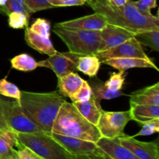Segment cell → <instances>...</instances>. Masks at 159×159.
<instances>
[{"mask_svg": "<svg viewBox=\"0 0 159 159\" xmlns=\"http://www.w3.org/2000/svg\"><path fill=\"white\" fill-rule=\"evenodd\" d=\"M136 34L127 28L107 23L100 31V41L98 52L115 48L132 37H134Z\"/></svg>", "mask_w": 159, "mask_h": 159, "instance_id": "obj_11", "label": "cell"}, {"mask_svg": "<svg viewBox=\"0 0 159 159\" xmlns=\"http://www.w3.org/2000/svg\"><path fill=\"white\" fill-rule=\"evenodd\" d=\"M0 12L7 16L11 12H20L26 15L28 18L32 15L31 11L23 0H7L6 5L0 7Z\"/></svg>", "mask_w": 159, "mask_h": 159, "instance_id": "obj_25", "label": "cell"}, {"mask_svg": "<svg viewBox=\"0 0 159 159\" xmlns=\"http://www.w3.org/2000/svg\"><path fill=\"white\" fill-rule=\"evenodd\" d=\"M92 95H93V90H92L91 86L88 82L84 80L80 89L70 99L73 103L74 102H82L88 101L91 98Z\"/></svg>", "mask_w": 159, "mask_h": 159, "instance_id": "obj_31", "label": "cell"}, {"mask_svg": "<svg viewBox=\"0 0 159 159\" xmlns=\"http://www.w3.org/2000/svg\"><path fill=\"white\" fill-rule=\"evenodd\" d=\"M101 30L65 28L56 23L53 32L67 45L69 52L78 56L96 55L100 41Z\"/></svg>", "mask_w": 159, "mask_h": 159, "instance_id": "obj_4", "label": "cell"}, {"mask_svg": "<svg viewBox=\"0 0 159 159\" xmlns=\"http://www.w3.org/2000/svg\"><path fill=\"white\" fill-rule=\"evenodd\" d=\"M23 1L32 13L54 8L52 5L48 2V0H23Z\"/></svg>", "mask_w": 159, "mask_h": 159, "instance_id": "obj_34", "label": "cell"}, {"mask_svg": "<svg viewBox=\"0 0 159 159\" xmlns=\"http://www.w3.org/2000/svg\"><path fill=\"white\" fill-rule=\"evenodd\" d=\"M135 37L141 44L148 46L152 51H159V30H143L137 33Z\"/></svg>", "mask_w": 159, "mask_h": 159, "instance_id": "obj_24", "label": "cell"}, {"mask_svg": "<svg viewBox=\"0 0 159 159\" xmlns=\"http://www.w3.org/2000/svg\"><path fill=\"white\" fill-rule=\"evenodd\" d=\"M17 137L20 144L29 148L43 159H78L56 141L51 134L43 131L17 133Z\"/></svg>", "mask_w": 159, "mask_h": 159, "instance_id": "obj_5", "label": "cell"}, {"mask_svg": "<svg viewBox=\"0 0 159 159\" xmlns=\"http://www.w3.org/2000/svg\"><path fill=\"white\" fill-rule=\"evenodd\" d=\"M21 91L15 84L6 80V78L0 79V94L9 98H12L20 102Z\"/></svg>", "mask_w": 159, "mask_h": 159, "instance_id": "obj_26", "label": "cell"}, {"mask_svg": "<svg viewBox=\"0 0 159 159\" xmlns=\"http://www.w3.org/2000/svg\"><path fill=\"white\" fill-rule=\"evenodd\" d=\"M16 150L0 133V159H16Z\"/></svg>", "mask_w": 159, "mask_h": 159, "instance_id": "obj_32", "label": "cell"}, {"mask_svg": "<svg viewBox=\"0 0 159 159\" xmlns=\"http://www.w3.org/2000/svg\"><path fill=\"white\" fill-rule=\"evenodd\" d=\"M65 101L63 96L57 92L21 91L19 102L26 115L37 127L46 133L51 134L56 116Z\"/></svg>", "mask_w": 159, "mask_h": 159, "instance_id": "obj_2", "label": "cell"}, {"mask_svg": "<svg viewBox=\"0 0 159 159\" xmlns=\"http://www.w3.org/2000/svg\"><path fill=\"white\" fill-rule=\"evenodd\" d=\"M9 26L13 29H23L28 26L29 18L20 12H11L8 15Z\"/></svg>", "mask_w": 159, "mask_h": 159, "instance_id": "obj_27", "label": "cell"}, {"mask_svg": "<svg viewBox=\"0 0 159 159\" xmlns=\"http://www.w3.org/2000/svg\"><path fill=\"white\" fill-rule=\"evenodd\" d=\"M30 29L35 34L46 38H50L51 36V24L44 19H37L33 23Z\"/></svg>", "mask_w": 159, "mask_h": 159, "instance_id": "obj_28", "label": "cell"}, {"mask_svg": "<svg viewBox=\"0 0 159 159\" xmlns=\"http://www.w3.org/2000/svg\"><path fill=\"white\" fill-rule=\"evenodd\" d=\"M93 90V94L99 102L101 99H112L117 98L120 96H124V93L121 90L120 91H112L109 89L103 82L100 81H93L89 83Z\"/></svg>", "mask_w": 159, "mask_h": 159, "instance_id": "obj_22", "label": "cell"}, {"mask_svg": "<svg viewBox=\"0 0 159 159\" xmlns=\"http://www.w3.org/2000/svg\"><path fill=\"white\" fill-rule=\"evenodd\" d=\"M12 68L22 71H34L38 67L35 59L27 54H20L10 61Z\"/></svg>", "mask_w": 159, "mask_h": 159, "instance_id": "obj_23", "label": "cell"}, {"mask_svg": "<svg viewBox=\"0 0 159 159\" xmlns=\"http://www.w3.org/2000/svg\"><path fill=\"white\" fill-rule=\"evenodd\" d=\"M16 159H43L39 156L37 154L33 152L29 148L25 147L23 144L20 145L16 150Z\"/></svg>", "mask_w": 159, "mask_h": 159, "instance_id": "obj_35", "label": "cell"}, {"mask_svg": "<svg viewBox=\"0 0 159 159\" xmlns=\"http://www.w3.org/2000/svg\"><path fill=\"white\" fill-rule=\"evenodd\" d=\"M54 7H67V6H82L85 2L82 0H48Z\"/></svg>", "mask_w": 159, "mask_h": 159, "instance_id": "obj_36", "label": "cell"}, {"mask_svg": "<svg viewBox=\"0 0 159 159\" xmlns=\"http://www.w3.org/2000/svg\"><path fill=\"white\" fill-rule=\"evenodd\" d=\"M134 6L137 8L138 11L146 16H153V14L151 12V9L157 6V0H138L132 1Z\"/></svg>", "mask_w": 159, "mask_h": 159, "instance_id": "obj_33", "label": "cell"}, {"mask_svg": "<svg viewBox=\"0 0 159 159\" xmlns=\"http://www.w3.org/2000/svg\"><path fill=\"white\" fill-rule=\"evenodd\" d=\"M51 135L78 159H111L95 142L56 134Z\"/></svg>", "mask_w": 159, "mask_h": 159, "instance_id": "obj_7", "label": "cell"}, {"mask_svg": "<svg viewBox=\"0 0 159 159\" xmlns=\"http://www.w3.org/2000/svg\"><path fill=\"white\" fill-rule=\"evenodd\" d=\"M108 23L107 18L102 14L96 12L75 20L57 23L58 26L65 28L87 30H101Z\"/></svg>", "mask_w": 159, "mask_h": 159, "instance_id": "obj_13", "label": "cell"}, {"mask_svg": "<svg viewBox=\"0 0 159 159\" xmlns=\"http://www.w3.org/2000/svg\"><path fill=\"white\" fill-rule=\"evenodd\" d=\"M73 105L85 119H86L93 125H97L102 110L100 107V102H99L95 98L93 94L88 101L82 102H74Z\"/></svg>", "mask_w": 159, "mask_h": 159, "instance_id": "obj_19", "label": "cell"}, {"mask_svg": "<svg viewBox=\"0 0 159 159\" xmlns=\"http://www.w3.org/2000/svg\"><path fill=\"white\" fill-rule=\"evenodd\" d=\"M96 144L111 159H140L127 148L121 145L117 138L102 137L96 142Z\"/></svg>", "mask_w": 159, "mask_h": 159, "instance_id": "obj_14", "label": "cell"}, {"mask_svg": "<svg viewBox=\"0 0 159 159\" xmlns=\"http://www.w3.org/2000/svg\"><path fill=\"white\" fill-rule=\"evenodd\" d=\"M57 79V89L63 97H72L84 82V79L75 72L68 73Z\"/></svg>", "mask_w": 159, "mask_h": 159, "instance_id": "obj_18", "label": "cell"}, {"mask_svg": "<svg viewBox=\"0 0 159 159\" xmlns=\"http://www.w3.org/2000/svg\"><path fill=\"white\" fill-rule=\"evenodd\" d=\"M124 73V71H120L118 73L112 72L110 79L104 82L106 86L112 91H120L122 89L125 81Z\"/></svg>", "mask_w": 159, "mask_h": 159, "instance_id": "obj_30", "label": "cell"}, {"mask_svg": "<svg viewBox=\"0 0 159 159\" xmlns=\"http://www.w3.org/2000/svg\"><path fill=\"white\" fill-rule=\"evenodd\" d=\"M6 129H10L6 123V119H5L4 113H3L2 107L1 103V98H0V130H6Z\"/></svg>", "mask_w": 159, "mask_h": 159, "instance_id": "obj_37", "label": "cell"}, {"mask_svg": "<svg viewBox=\"0 0 159 159\" xmlns=\"http://www.w3.org/2000/svg\"><path fill=\"white\" fill-rule=\"evenodd\" d=\"M102 63L113 67L120 71H125L130 68H154L159 71L158 68L151 58L144 59L138 57H124V58H112L104 61Z\"/></svg>", "mask_w": 159, "mask_h": 159, "instance_id": "obj_15", "label": "cell"}, {"mask_svg": "<svg viewBox=\"0 0 159 159\" xmlns=\"http://www.w3.org/2000/svg\"><path fill=\"white\" fill-rule=\"evenodd\" d=\"M51 134L79 138L96 143L101 138L97 127L80 114L72 102L65 101L52 127Z\"/></svg>", "mask_w": 159, "mask_h": 159, "instance_id": "obj_3", "label": "cell"}, {"mask_svg": "<svg viewBox=\"0 0 159 159\" xmlns=\"http://www.w3.org/2000/svg\"><path fill=\"white\" fill-rule=\"evenodd\" d=\"M6 2H7V0H0V7H1V6H5Z\"/></svg>", "mask_w": 159, "mask_h": 159, "instance_id": "obj_39", "label": "cell"}, {"mask_svg": "<svg viewBox=\"0 0 159 159\" xmlns=\"http://www.w3.org/2000/svg\"><path fill=\"white\" fill-rule=\"evenodd\" d=\"M132 120L130 110L104 111L102 110L96 125L101 136L106 138H116L124 136V128Z\"/></svg>", "mask_w": 159, "mask_h": 159, "instance_id": "obj_8", "label": "cell"}, {"mask_svg": "<svg viewBox=\"0 0 159 159\" xmlns=\"http://www.w3.org/2000/svg\"><path fill=\"white\" fill-rule=\"evenodd\" d=\"M1 103L5 119L11 130L16 133L22 134H32L43 131L30 119L18 101L9 102L1 99Z\"/></svg>", "mask_w": 159, "mask_h": 159, "instance_id": "obj_6", "label": "cell"}, {"mask_svg": "<svg viewBox=\"0 0 159 159\" xmlns=\"http://www.w3.org/2000/svg\"><path fill=\"white\" fill-rule=\"evenodd\" d=\"M130 104L159 106V82L133 92L130 96Z\"/></svg>", "mask_w": 159, "mask_h": 159, "instance_id": "obj_16", "label": "cell"}, {"mask_svg": "<svg viewBox=\"0 0 159 159\" xmlns=\"http://www.w3.org/2000/svg\"><path fill=\"white\" fill-rule=\"evenodd\" d=\"M102 63L104 61L112 58H124V57H138L148 59L140 42L136 37H132L124 43L104 51H99L96 54Z\"/></svg>", "mask_w": 159, "mask_h": 159, "instance_id": "obj_9", "label": "cell"}, {"mask_svg": "<svg viewBox=\"0 0 159 159\" xmlns=\"http://www.w3.org/2000/svg\"><path fill=\"white\" fill-rule=\"evenodd\" d=\"M101 61L96 55L79 56L77 71L93 78L96 76L100 68Z\"/></svg>", "mask_w": 159, "mask_h": 159, "instance_id": "obj_21", "label": "cell"}, {"mask_svg": "<svg viewBox=\"0 0 159 159\" xmlns=\"http://www.w3.org/2000/svg\"><path fill=\"white\" fill-rule=\"evenodd\" d=\"M116 138L121 145L127 148L140 159H159L158 142H144L127 134Z\"/></svg>", "mask_w": 159, "mask_h": 159, "instance_id": "obj_12", "label": "cell"}, {"mask_svg": "<svg viewBox=\"0 0 159 159\" xmlns=\"http://www.w3.org/2000/svg\"><path fill=\"white\" fill-rule=\"evenodd\" d=\"M141 129L137 134L134 135V138L138 136H149L159 131V119H154L151 120L144 121L139 123Z\"/></svg>", "mask_w": 159, "mask_h": 159, "instance_id": "obj_29", "label": "cell"}, {"mask_svg": "<svg viewBox=\"0 0 159 159\" xmlns=\"http://www.w3.org/2000/svg\"><path fill=\"white\" fill-rule=\"evenodd\" d=\"M25 40L28 46L40 54L52 56L57 53L50 38H46L35 34L28 26L25 30Z\"/></svg>", "mask_w": 159, "mask_h": 159, "instance_id": "obj_17", "label": "cell"}, {"mask_svg": "<svg viewBox=\"0 0 159 159\" xmlns=\"http://www.w3.org/2000/svg\"><path fill=\"white\" fill-rule=\"evenodd\" d=\"M82 1H84V2H86L88 1V0H82Z\"/></svg>", "mask_w": 159, "mask_h": 159, "instance_id": "obj_40", "label": "cell"}, {"mask_svg": "<svg viewBox=\"0 0 159 159\" xmlns=\"http://www.w3.org/2000/svg\"><path fill=\"white\" fill-rule=\"evenodd\" d=\"M79 56L71 52H57L48 59L37 62L38 67H44L52 70L57 78L77 71Z\"/></svg>", "mask_w": 159, "mask_h": 159, "instance_id": "obj_10", "label": "cell"}, {"mask_svg": "<svg viewBox=\"0 0 159 159\" xmlns=\"http://www.w3.org/2000/svg\"><path fill=\"white\" fill-rule=\"evenodd\" d=\"M86 2L95 12L102 14L108 23L127 28L135 33L148 30H159L158 17L141 14L131 0H128L122 6H113L106 0H88Z\"/></svg>", "mask_w": 159, "mask_h": 159, "instance_id": "obj_1", "label": "cell"}, {"mask_svg": "<svg viewBox=\"0 0 159 159\" xmlns=\"http://www.w3.org/2000/svg\"><path fill=\"white\" fill-rule=\"evenodd\" d=\"M128 0H106L107 3L113 6H122L127 2Z\"/></svg>", "mask_w": 159, "mask_h": 159, "instance_id": "obj_38", "label": "cell"}, {"mask_svg": "<svg viewBox=\"0 0 159 159\" xmlns=\"http://www.w3.org/2000/svg\"><path fill=\"white\" fill-rule=\"evenodd\" d=\"M131 119L138 123L159 119V106L130 104Z\"/></svg>", "mask_w": 159, "mask_h": 159, "instance_id": "obj_20", "label": "cell"}]
</instances>
